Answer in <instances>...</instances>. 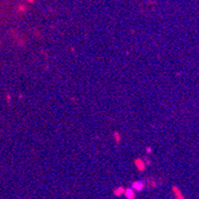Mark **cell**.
<instances>
[{
    "instance_id": "cell-5",
    "label": "cell",
    "mask_w": 199,
    "mask_h": 199,
    "mask_svg": "<svg viewBox=\"0 0 199 199\" xmlns=\"http://www.w3.org/2000/svg\"><path fill=\"white\" fill-rule=\"evenodd\" d=\"M115 138H116V140H117V142H119V141H120V137H119V135H118V133H115Z\"/></svg>"
},
{
    "instance_id": "cell-1",
    "label": "cell",
    "mask_w": 199,
    "mask_h": 199,
    "mask_svg": "<svg viewBox=\"0 0 199 199\" xmlns=\"http://www.w3.org/2000/svg\"><path fill=\"white\" fill-rule=\"evenodd\" d=\"M131 188L135 192H140V191H142L145 188V182L142 181V180H137V181L132 183Z\"/></svg>"
},
{
    "instance_id": "cell-3",
    "label": "cell",
    "mask_w": 199,
    "mask_h": 199,
    "mask_svg": "<svg viewBox=\"0 0 199 199\" xmlns=\"http://www.w3.org/2000/svg\"><path fill=\"white\" fill-rule=\"evenodd\" d=\"M136 162H139V165H137V168H138L139 169H141V171H143V169H145V168H146V165H144V162L141 160L136 161Z\"/></svg>"
},
{
    "instance_id": "cell-4",
    "label": "cell",
    "mask_w": 199,
    "mask_h": 199,
    "mask_svg": "<svg viewBox=\"0 0 199 199\" xmlns=\"http://www.w3.org/2000/svg\"><path fill=\"white\" fill-rule=\"evenodd\" d=\"M122 192H123V187H118V190L114 191V193L116 194V195H120Z\"/></svg>"
},
{
    "instance_id": "cell-2",
    "label": "cell",
    "mask_w": 199,
    "mask_h": 199,
    "mask_svg": "<svg viewBox=\"0 0 199 199\" xmlns=\"http://www.w3.org/2000/svg\"><path fill=\"white\" fill-rule=\"evenodd\" d=\"M125 197L127 199H134L135 198V191H134L131 187L127 188L125 190Z\"/></svg>"
}]
</instances>
